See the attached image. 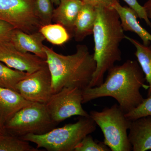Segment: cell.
I'll list each match as a JSON object with an SVG mask.
<instances>
[{
	"label": "cell",
	"mask_w": 151,
	"mask_h": 151,
	"mask_svg": "<svg viewBox=\"0 0 151 151\" xmlns=\"http://www.w3.org/2000/svg\"><path fill=\"white\" fill-rule=\"evenodd\" d=\"M145 81L138 61L128 60L122 65H114L110 68L105 81L99 86L82 90V103L100 97H112L124 113H129L144 100L140 89L142 87L148 89Z\"/></svg>",
	"instance_id": "obj_1"
},
{
	"label": "cell",
	"mask_w": 151,
	"mask_h": 151,
	"mask_svg": "<svg viewBox=\"0 0 151 151\" xmlns=\"http://www.w3.org/2000/svg\"><path fill=\"white\" fill-rule=\"evenodd\" d=\"M51 0H35L36 14L42 25L51 24L53 11Z\"/></svg>",
	"instance_id": "obj_21"
},
{
	"label": "cell",
	"mask_w": 151,
	"mask_h": 151,
	"mask_svg": "<svg viewBox=\"0 0 151 151\" xmlns=\"http://www.w3.org/2000/svg\"><path fill=\"white\" fill-rule=\"evenodd\" d=\"M29 74L25 71L11 68L0 62V86L17 92V84Z\"/></svg>",
	"instance_id": "obj_18"
},
{
	"label": "cell",
	"mask_w": 151,
	"mask_h": 151,
	"mask_svg": "<svg viewBox=\"0 0 151 151\" xmlns=\"http://www.w3.org/2000/svg\"><path fill=\"white\" fill-rule=\"evenodd\" d=\"M110 148L103 142H98L93 139L91 134L87 135L74 149V151H110Z\"/></svg>",
	"instance_id": "obj_22"
},
{
	"label": "cell",
	"mask_w": 151,
	"mask_h": 151,
	"mask_svg": "<svg viewBox=\"0 0 151 151\" xmlns=\"http://www.w3.org/2000/svg\"><path fill=\"white\" fill-rule=\"evenodd\" d=\"M125 39L130 42L136 49L135 55L148 83L147 96L151 94V43L145 45L137 40L126 36Z\"/></svg>",
	"instance_id": "obj_17"
},
{
	"label": "cell",
	"mask_w": 151,
	"mask_h": 151,
	"mask_svg": "<svg viewBox=\"0 0 151 151\" xmlns=\"http://www.w3.org/2000/svg\"><path fill=\"white\" fill-rule=\"evenodd\" d=\"M46 61L50 71L52 93L63 88H88L96 69V62L86 45H77L75 53L63 55L45 45Z\"/></svg>",
	"instance_id": "obj_3"
},
{
	"label": "cell",
	"mask_w": 151,
	"mask_h": 151,
	"mask_svg": "<svg viewBox=\"0 0 151 151\" xmlns=\"http://www.w3.org/2000/svg\"><path fill=\"white\" fill-rule=\"evenodd\" d=\"M52 4H54L55 5L58 6L59 4L60 0H51Z\"/></svg>",
	"instance_id": "obj_29"
},
{
	"label": "cell",
	"mask_w": 151,
	"mask_h": 151,
	"mask_svg": "<svg viewBox=\"0 0 151 151\" xmlns=\"http://www.w3.org/2000/svg\"><path fill=\"white\" fill-rule=\"evenodd\" d=\"M45 104L33 103L19 111L4 125L6 134L21 138L28 134L42 135L55 128Z\"/></svg>",
	"instance_id": "obj_6"
},
{
	"label": "cell",
	"mask_w": 151,
	"mask_h": 151,
	"mask_svg": "<svg viewBox=\"0 0 151 151\" xmlns=\"http://www.w3.org/2000/svg\"><path fill=\"white\" fill-rule=\"evenodd\" d=\"M129 140L132 151L151 150V116H144L132 121Z\"/></svg>",
	"instance_id": "obj_12"
},
{
	"label": "cell",
	"mask_w": 151,
	"mask_h": 151,
	"mask_svg": "<svg viewBox=\"0 0 151 151\" xmlns=\"http://www.w3.org/2000/svg\"><path fill=\"white\" fill-rule=\"evenodd\" d=\"M51 86V74L46 63L19 81L17 88V92L27 101L45 104L53 94Z\"/></svg>",
	"instance_id": "obj_9"
},
{
	"label": "cell",
	"mask_w": 151,
	"mask_h": 151,
	"mask_svg": "<svg viewBox=\"0 0 151 151\" xmlns=\"http://www.w3.org/2000/svg\"><path fill=\"white\" fill-rule=\"evenodd\" d=\"M0 134H6L5 131L4 129V125L2 123L1 121L0 120Z\"/></svg>",
	"instance_id": "obj_28"
},
{
	"label": "cell",
	"mask_w": 151,
	"mask_h": 151,
	"mask_svg": "<svg viewBox=\"0 0 151 151\" xmlns=\"http://www.w3.org/2000/svg\"><path fill=\"white\" fill-rule=\"evenodd\" d=\"M83 4L80 0H60L57 8L54 9L52 21L64 27L73 35L76 20Z\"/></svg>",
	"instance_id": "obj_15"
},
{
	"label": "cell",
	"mask_w": 151,
	"mask_h": 151,
	"mask_svg": "<svg viewBox=\"0 0 151 151\" xmlns=\"http://www.w3.org/2000/svg\"><path fill=\"white\" fill-rule=\"evenodd\" d=\"M97 124L89 117H81L76 122L54 128L42 135L28 134L21 137L35 144L37 149L48 151H73L83 138L96 129Z\"/></svg>",
	"instance_id": "obj_4"
},
{
	"label": "cell",
	"mask_w": 151,
	"mask_h": 151,
	"mask_svg": "<svg viewBox=\"0 0 151 151\" xmlns=\"http://www.w3.org/2000/svg\"><path fill=\"white\" fill-rule=\"evenodd\" d=\"M125 115L127 119L131 121L144 116H151V94L144 99L137 108Z\"/></svg>",
	"instance_id": "obj_23"
},
{
	"label": "cell",
	"mask_w": 151,
	"mask_h": 151,
	"mask_svg": "<svg viewBox=\"0 0 151 151\" xmlns=\"http://www.w3.org/2000/svg\"><path fill=\"white\" fill-rule=\"evenodd\" d=\"M0 62L9 67L31 73L46 64L45 60L17 49L10 42L0 43Z\"/></svg>",
	"instance_id": "obj_10"
},
{
	"label": "cell",
	"mask_w": 151,
	"mask_h": 151,
	"mask_svg": "<svg viewBox=\"0 0 151 151\" xmlns=\"http://www.w3.org/2000/svg\"><path fill=\"white\" fill-rule=\"evenodd\" d=\"M82 90L76 87H65L53 93L45 103L52 121L58 124L73 116L89 117L82 108Z\"/></svg>",
	"instance_id": "obj_8"
},
{
	"label": "cell",
	"mask_w": 151,
	"mask_h": 151,
	"mask_svg": "<svg viewBox=\"0 0 151 151\" xmlns=\"http://www.w3.org/2000/svg\"><path fill=\"white\" fill-rule=\"evenodd\" d=\"M84 4L90 5L97 8L104 7L106 8H113V3L115 0H80Z\"/></svg>",
	"instance_id": "obj_26"
},
{
	"label": "cell",
	"mask_w": 151,
	"mask_h": 151,
	"mask_svg": "<svg viewBox=\"0 0 151 151\" xmlns=\"http://www.w3.org/2000/svg\"><path fill=\"white\" fill-rule=\"evenodd\" d=\"M45 38L39 31L28 34L21 30L14 29L11 34L10 42L19 51L35 55L42 59H46L43 44Z\"/></svg>",
	"instance_id": "obj_11"
},
{
	"label": "cell",
	"mask_w": 151,
	"mask_h": 151,
	"mask_svg": "<svg viewBox=\"0 0 151 151\" xmlns=\"http://www.w3.org/2000/svg\"><path fill=\"white\" fill-rule=\"evenodd\" d=\"M119 105L114 104L101 111H92L89 116L99 126L104 136V142L112 151H131L128 130L132 121L126 116Z\"/></svg>",
	"instance_id": "obj_5"
},
{
	"label": "cell",
	"mask_w": 151,
	"mask_h": 151,
	"mask_svg": "<svg viewBox=\"0 0 151 151\" xmlns=\"http://www.w3.org/2000/svg\"><path fill=\"white\" fill-rule=\"evenodd\" d=\"M32 103L18 92L0 86V120L4 125L19 111Z\"/></svg>",
	"instance_id": "obj_13"
},
{
	"label": "cell",
	"mask_w": 151,
	"mask_h": 151,
	"mask_svg": "<svg viewBox=\"0 0 151 151\" xmlns=\"http://www.w3.org/2000/svg\"><path fill=\"white\" fill-rule=\"evenodd\" d=\"M45 39L54 45H60L70 39V35L64 27L59 24L42 26L39 30Z\"/></svg>",
	"instance_id": "obj_19"
},
{
	"label": "cell",
	"mask_w": 151,
	"mask_h": 151,
	"mask_svg": "<svg viewBox=\"0 0 151 151\" xmlns=\"http://www.w3.org/2000/svg\"><path fill=\"white\" fill-rule=\"evenodd\" d=\"M113 7L119 14L124 31L135 33L140 38L143 44L150 45L151 43V34L139 24L136 12L129 7L122 6L118 0H115Z\"/></svg>",
	"instance_id": "obj_14"
},
{
	"label": "cell",
	"mask_w": 151,
	"mask_h": 151,
	"mask_svg": "<svg viewBox=\"0 0 151 151\" xmlns=\"http://www.w3.org/2000/svg\"><path fill=\"white\" fill-rule=\"evenodd\" d=\"M128 5L129 7L136 12L138 17L145 20L146 23L148 26L151 27V22L150 19L148 17L145 10L143 6H141L137 0H123Z\"/></svg>",
	"instance_id": "obj_24"
},
{
	"label": "cell",
	"mask_w": 151,
	"mask_h": 151,
	"mask_svg": "<svg viewBox=\"0 0 151 151\" xmlns=\"http://www.w3.org/2000/svg\"><path fill=\"white\" fill-rule=\"evenodd\" d=\"M149 19H151V0H148L143 6Z\"/></svg>",
	"instance_id": "obj_27"
},
{
	"label": "cell",
	"mask_w": 151,
	"mask_h": 151,
	"mask_svg": "<svg viewBox=\"0 0 151 151\" xmlns=\"http://www.w3.org/2000/svg\"><path fill=\"white\" fill-rule=\"evenodd\" d=\"M27 141L8 134H0V151H39Z\"/></svg>",
	"instance_id": "obj_20"
},
{
	"label": "cell",
	"mask_w": 151,
	"mask_h": 151,
	"mask_svg": "<svg viewBox=\"0 0 151 151\" xmlns=\"http://www.w3.org/2000/svg\"><path fill=\"white\" fill-rule=\"evenodd\" d=\"M96 17V8L84 4L74 24L73 36L76 42H81L86 37L92 35Z\"/></svg>",
	"instance_id": "obj_16"
},
{
	"label": "cell",
	"mask_w": 151,
	"mask_h": 151,
	"mask_svg": "<svg viewBox=\"0 0 151 151\" xmlns=\"http://www.w3.org/2000/svg\"><path fill=\"white\" fill-rule=\"evenodd\" d=\"M96 9L97 17L92 34L96 67L88 88L102 84L105 73L115 63L122 60L120 44L126 36L115 9L104 7Z\"/></svg>",
	"instance_id": "obj_2"
},
{
	"label": "cell",
	"mask_w": 151,
	"mask_h": 151,
	"mask_svg": "<svg viewBox=\"0 0 151 151\" xmlns=\"http://www.w3.org/2000/svg\"><path fill=\"white\" fill-rule=\"evenodd\" d=\"M14 29L12 25L0 20V43L9 41L11 34Z\"/></svg>",
	"instance_id": "obj_25"
},
{
	"label": "cell",
	"mask_w": 151,
	"mask_h": 151,
	"mask_svg": "<svg viewBox=\"0 0 151 151\" xmlns=\"http://www.w3.org/2000/svg\"><path fill=\"white\" fill-rule=\"evenodd\" d=\"M35 0H0V20L28 34L42 26L36 14Z\"/></svg>",
	"instance_id": "obj_7"
}]
</instances>
